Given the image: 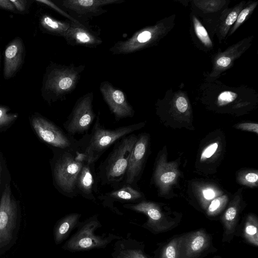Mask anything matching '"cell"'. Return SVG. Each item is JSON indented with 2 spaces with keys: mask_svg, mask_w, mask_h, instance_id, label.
<instances>
[{
  "mask_svg": "<svg viewBox=\"0 0 258 258\" xmlns=\"http://www.w3.org/2000/svg\"><path fill=\"white\" fill-rule=\"evenodd\" d=\"M85 66L61 64L50 61L46 68L41 89V96L48 104L63 101L76 88Z\"/></svg>",
  "mask_w": 258,
  "mask_h": 258,
  "instance_id": "cell-1",
  "label": "cell"
},
{
  "mask_svg": "<svg viewBox=\"0 0 258 258\" xmlns=\"http://www.w3.org/2000/svg\"><path fill=\"white\" fill-rule=\"evenodd\" d=\"M143 126L144 123L140 122L115 129L106 128L101 124L100 113L98 112L90 133L85 134L79 141L80 151L85 160L96 163L113 144Z\"/></svg>",
  "mask_w": 258,
  "mask_h": 258,
  "instance_id": "cell-2",
  "label": "cell"
},
{
  "mask_svg": "<svg viewBox=\"0 0 258 258\" xmlns=\"http://www.w3.org/2000/svg\"><path fill=\"white\" fill-rule=\"evenodd\" d=\"M51 162L53 181L55 188L65 197L78 196L76 181L85 158L80 150L54 148Z\"/></svg>",
  "mask_w": 258,
  "mask_h": 258,
  "instance_id": "cell-3",
  "label": "cell"
},
{
  "mask_svg": "<svg viewBox=\"0 0 258 258\" xmlns=\"http://www.w3.org/2000/svg\"><path fill=\"white\" fill-rule=\"evenodd\" d=\"M138 136L131 134L117 141L105 160L98 167V177L102 185L114 189L122 184L128 162Z\"/></svg>",
  "mask_w": 258,
  "mask_h": 258,
  "instance_id": "cell-4",
  "label": "cell"
},
{
  "mask_svg": "<svg viewBox=\"0 0 258 258\" xmlns=\"http://www.w3.org/2000/svg\"><path fill=\"white\" fill-rule=\"evenodd\" d=\"M102 227L98 214L80 221L76 232L64 242L62 248L71 252L104 248L113 241L122 237L113 233L97 235L95 231Z\"/></svg>",
  "mask_w": 258,
  "mask_h": 258,
  "instance_id": "cell-5",
  "label": "cell"
},
{
  "mask_svg": "<svg viewBox=\"0 0 258 258\" xmlns=\"http://www.w3.org/2000/svg\"><path fill=\"white\" fill-rule=\"evenodd\" d=\"M31 124L43 142L54 148L80 150L79 141L38 113L31 118Z\"/></svg>",
  "mask_w": 258,
  "mask_h": 258,
  "instance_id": "cell-6",
  "label": "cell"
},
{
  "mask_svg": "<svg viewBox=\"0 0 258 258\" xmlns=\"http://www.w3.org/2000/svg\"><path fill=\"white\" fill-rule=\"evenodd\" d=\"M92 92H88L76 102L71 112L64 121L63 126L70 135L87 134L96 117L93 110Z\"/></svg>",
  "mask_w": 258,
  "mask_h": 258,
  "instance_id": "cell-7",
  "label": "cell"
},
{
  "mask_svg": "<svg viewBox=\"0 0 258 258\" xmlns=\"http://www.w3.org/2000/svg\"><path fill=\"white\" fill-rule=\"evenodd\" d=\"M54 2L75 20L83 25H89V21L93 17L107 12L103 7L120 4L124 0H62Z\"/></svg>",
  "mask_w": 258,
  "mask_h": 258,
  "instance_id": "cell-8",
  "label": "cell"
},
{
  "mask_svg": "<svg viewBox=\"0 0 258 258\" xmlns=\"http://www.w3.org/2000/svg\"><path fill=\"white\" fill-rule=\"evenodd\" d=\"M161 34V26L158 24L147 27L136 32L130 38L119 40L110 48L113 54L132 53L154 44Z\"/></svg>",
  "mask_w": 258,
  "mask_h": 258,
  "instance_id": "cell-9",
  "label": "cell"
},
{
  "mask_svg": "<svg viewBox=\"0 0 258 258\" xmlns=\"http://www.w3.org/2000/svg\"><path fill=\"white\" fill-rule=\"evenodd\" d=\"M17 206L9 184L6 183L0 201V248L11 241L16 227Z\"/></svg>",
  "mask_w": 258,
  "mask_h": 258,
  "instance_id": "cell-10",
  "label": "cell"
},
{
  "mask_svg": "<svg viewBox=\"0 0 258 258\" xmlns=\"http://www.w3.org/2000/svg\"><path fill=\"white\" fill-rule=\"evenodd\" d=\"M99 90L116 121L133 117L135 110L123 92L107 81L101 83Z\"/></svg>",
  "mask_w": 258,
  "mask_h": 258,
  "instance_id": "cell-11",
  "label": "cell"
},
{
  "mask_svg": "<svg viewBox=\"0 0 258 258\" xmlns=\"http://www.w3.org/2000/svg\"><path fill=\"white\" fill-rule=\"evenodd\" d=\"M149 140V136L146 134H141L138 136L130 156L122 185H128L137 189V184L141 175L147 155Z\"/></svg>",
  "mask_w": 258,
  "mask_h": 258,
  "instance_id": "cell-12",
  "label": "cell"
},
{
  "mask_svg": "<svg viewBox=\"0 0 258 258\" xmlns=\"http://www.w3.org/2000/svg\"><path fill=\"white\" fill-rule=\"evenodd\" d=\"M99 28L76 24L71 22V26L64 35L67 44L95 48L103 42L100 37Z\"/></svg>",
  "mask_w": 258,
  "mask_h": 258,
  "instance_id": "cell-13",
  "label": "cell"
},
{
  "mask_svg": "<svg viewBox=\"0 0 258 258\" xmlns=\"http://www.w3.org/2000/svg\"><path fill=\"white\" fill-rule=\"evenodd\" d=\"M143 194L138 189L126 184H123L111 191L97 196L103 207L119 215H122L123 213L114 206V203L135 204L143 201Z\"/></svg>",
  "mask_w": 258,
  "mask_h": 258,
  "instance_id": "cell-14",
  "label": "cell"
},
{
  "mask_svg": "<svg viewBox=\"0 0 258 258\" xmlns=\"http://www.w3.org/2000/svg\"><path fill=\"white\" fill-rule=\"evenodd\" d=\"M26 49L21 38L16 37L6 46L4 52V78H13L21 69L25 60Z\"/></svg>",
  "mask_w": 258,
  "mask_h": 258,
  "instance_id": "cell-15",
  "label": "cell"
},
{
  "mask_svg": "<svg viewBox=\"0 0 258 258\" xmlns=\"http://www.w3.org/2000/svg\"><path fill=\"white\" fill-rule=\"evenodd\" d=\"M98 181L95 163L85 160L76 179V191L78 196L96 202Z\"/></svg>",
  "mask_w": 258,
  "mask_h": 258,
  "instance_id": "cell-16",
  "label": "cell"
},
{
  "mask_svg": "<svg viewBox=\"0 0 258 258\" xmlns=\"http://www.w3.org/2000/svg\"><path fill=\"white\" fill-rule=\"evenodd\" d=\"M111 256L112 258H148L141 243L130 235L115 241Z\"/></svg>",
  "mask_w": 258,
  "mask_h": 258,
  "instance_id": "cell-17",
  "label": "cell"
},
{
  "mask_svg": "<svg viewBox=\"0 0 258 258\" xmlns=\"http://www.w3.org/2000/svg\"><path fill=\"white\" fill-rule=\"evenodd\" d=\"M123 208L145 214L148 217V220L143 226L151 230L156 231L158 229L159 223L162 216L158 206L155 204L142 201L135 204H123Z\"/></svg>",
  "mask_w": 258,
  "mask_h": 258,
  "instance_id": "cell-18",
  "label": "cell"
},
{
  "mask_svg": "<svg viewBox=\"0 0 258 258\" xmlns=\"http://www.w3.org/2000/svg\"><path fill=\"white\" fill-rule=\"evenodd\" d=\"M81 216V213H72L66 215L56 222L53 231L55 244H60L69 237L72 231L77 228Z\"/></svg>",
  "mask_w": 258,
  "mask_h": 258,
  "instance_id": "cell-19",
  "label": "cell"
},
{
  "mask_svg": "<svg viewBox=\"0 0 258 258\" xmlns=\"http://www.w3.org/2000/svg\"><path fill=\"white\" fill-rule=\"evenodd\" d=\"M70 26L71 21L58 20L47 14H43L39 20V27L42 32L63 38Z\"/></svg>",
  "mask_w": 258,
  "mask_h": 258,
  "instance_id": "cell-20",
  "label": "cell"
},
{
  "mask_svg": "<svg viewBox=\"0 0 258 258\" xmlns=\"http://www.w3.org/2000/svg\"><path fill=\"white\" fill-rule=\"evenodd\" d=\"M209 238L203 231L194 232L188 239L185 248V257L192 258L201 252L208 246Z\"/></svg>",
  "mask_w": 258,
  "mask_h": 258,
  "instance_id": "cell-21",
  "label": "cell"
},
{
  "mask_svg": "<svg viewBox=\"0 0 258 258\" xmlns=\"http://www.w3.org/2000/svg\"><path fill=\"white\" fill-rule=\"evenodd\" d=\"M243 5V3H241L236 6L229 12L226 18L223 21H222L218 31V36L220 40L223 39L225 37L231 26L235 22Z\"/></svg>",
  "mask_w": 258,
  "mask_h": 258,
  "instance_id": "cell-22",
  "label": "cell"
},
{
  "mask_svg": "<svg viewBox=\"0 0 258 258\" xmlns=\"http://www.w3.org/2000/svg\"><path fill=\"white\" fill-rule=\"evenodd\" d=\"M244 235L245 238L250 243L257 246L258 232L257 220L253 217L248 218L244 228Z\"/></svg>",
  "mask_w": 258,
  "mask_h": 258,
  "instance_id": "cell-23",
  "label": "cell"
},
{
  "mask_svg": "<svg viewBox=\"0 0 258 258\" xmlns=\"http://www.w3.org/2000/svg\"><path fill=\"white\" fill-rule=\"evenodd\" d=\"M192 21L195 33L200 40L206 47H212V42L205 27L195 16H192Z\"/></svg>",
  "mask_w": 258,
  "mask_h": 258,
  "instance_id": "cell-24",
  "label": "cell"
},
{
  "mask_svg": "<svg viewBox=\"0 0 258 258\" xmlns=\"http://www.w3.org/2000/svg\"><path fill=\"white\" fill-rule=\"evenodd\" d=\"M241 50L242 49L236 51L233 54L231 53L230 55L220 56L216 61L214 71L213 73H215L217 75L224 71L230 66L232 61H233L232 59H234V58L237 57L241 53Z\"/></svg>",
  "mask_w": 258,
  "mask_h": 258,
  "instance_id": "cell-25",
  "label": "cell"
},
{
  "mask_svg": "<svg viewBox=\"0 0 258 258\" xmlns=\"http://www.w3.org/2000/svg\"><path fill=\"white\" fill-rule=\"evenodd\" d=\"M181 238L171 240L164 248L161 258H178Z\"/></svg>",
  "mask_w": 258,
  "mask_h": 258,
  "instance_id": "cell-26",
  "label": "cell"
},
{
  "mask_svg": "<svg viewBox=\"0 0 258 258\" xmlns=\"http://www.w3.org/2000/svg\"><path fill=\"white\" fill-rule=\"evenodd\" d=\"M237 212L236 207L232 206L229 207L225 213L224 224L228 233H231L234 231Z\"/></svg>",
  "mask_w": 258,
  "mask_h": 258,
  "instance_id": "cell-27",
  "label": "cell"
},
{
  "mask_svg": "<svg viewBox=\"0 0 258 258\" xmlns=\"http://www.w3.org/2000/svg\"><path fill=\"white\" fill-rule=\"evenodd\" d=\"M257 5V2H254L240 11L239 13L235 24L231 29L229 35H231L243 23L246 17L253 11Z\"/></svg>",
  "mask_w": 258,
  "mask_h": 258,
  "instance_id": "cell-28",
  "label": "cell"
},
{
  "mask_svg": "<svg viewBox=\"0 0 258 258\" xmlns=\"http://www.w3.org/2000/svg\"><path fill=\"white\" fill-rule=\"evenodd\" d=\"M10 110L8 106L0 105V127L10 124L18 117V113H9Z\"/></svg>",
  "mask_w": 258,
  "mask_h": 258,
  "instance_id": "cell-29",
  "label": "cell"
},
{
  "mask_svg": "<svg viewBox=\"0 0 258 258\" xmlns=\"http://www.w3.org/2000/svg\"><path fill=\"white\" fill-rule=\"evenodd\" d=\"M36 2H37L38 3H40L42 4H44L53 10L56 11L58 13L62 15V16L66 17L69 21L74 23L76 24H81L76 20H75L74 18H73L72 17H71L68 13H67L66 12H65L64 10H63L62 9H61L59 7H58L56 4H55L54 3L48 1V0H35Z\"/></svg>",
  "mask_w": 258,
  "mask_h": 258,
  "instance_id": "cell-30",
  "label": "cell"
},
{
  "mask_svg": "<svg viewBox=\"0 0 258 258\" xmlns=\"http://www.w3.org/2000/svg\"><path fill=\"white\" fill-rule=\"evenodd\" d=\"M237 95L230 91H224L221 93L218 97V103L220 105L228 104L235 99Z\"/></svg>",
  "mask_w": 258,
  "mask_h": 258,
  "instance_id": "cell-31",
  "label": "cell"
},
{
  "mask_svg": "<svg viewBox=\"0 0 258 258\" xmlns=\"http://www.w3.org/2000/svg\"><path fill=\"white\" fill-rule=\"evenodd\" d=\"M14 5L17 13H28L30 7V2L27 0H11Z\"/></svg>",
  "mask_w": 258,
  "mask_h": 258,
  "instance_id": "cell-32",
  "label": "cell"
},
{
  "mask_svg": "<svg viewBox=\"0 0 258 258\" xmlns=\"http://www.w3.org/2000/svg\"><path fill=\"white\" fill-rule=\"evenodd\" d=\"M218 147L217 143H213L208 146L203 151L201 155V160L204 161L211 157L216 152Z\"/></svg>",
  "mask_w": 258,
  "mask_h": 258,
  "instance_id": "cell-33",
  "label": "cell"
},
{
  "mask_svg": "<svg viewBox=\"0 0 258 258\" xmlns=\"http://www.w3.org/2000/svg\"><path fill=\"white\" fill-rule=\"evenodd\" d=\"M178 110L180 112H184L188 108V103L186 99L183 96L178 97L175 102Z\"/></svg>",
  "mask_w": 258,
  "mask_h": 258,
  "instance_id": "cell-34",
  "label": "cell"
},
{
  "mask_svg": "<svg viewBox=\"0 0 258 258\" xmlns=\"http://www.w3.org/2000/svg\"><path fill=\"white\" fill-rule=\"evenodd\" d=\"M236 127L242 130H246L258 133V124L254 123H243L236 126Z\"/></svg>",
  "mask_w": 258,
  "mask_h": 258,
  "instance_id": "cell-35",
  "label": "cell"
},
{
  "mask_svg": "<svg viewBox=\"0 0 258 258\" xmlns=\"http://www.w3.org/2000/svg\"><path fill=\"white\" fill-rule=\"evenodd\" d=\"M176 177V173L173 171H167L161 174L160 180L164 183H169L172 182Z\"/></svg>",
  "mask_w": 258,
  "mask_h": 258,
  "instance_id": "cell-36",
  "label": "cell"
},
{
  "mask_svg": "<svg viewBox=\"0 0 258 258\" xmlns=\"http://www.w3.org/2000/svg\"><path fill=\"white\" fill-rule=\"evenodd\" d=\"M0 9L17 13L11 0H0Z\"/></svg>",
  "mask_w": 258,
  "mask_h": 258,
  "instance_id": "cell-37",
  "label": "cell"
},
{
  "mask_svg": "<svg viewBox=\"0 0 258 258\" xmlns=\"http://www.w3.org/2000/svg\"><path fill=\"white\" fill-rule=\"evenodd\" d=\"M221 198H216L214 199L208 208L209 214H212L215 212L221 205Z\"/></svg>",
  "mask_w": 258,
  "mask_h": 258,
  "instance_id": "cell-38",
  "label": "cell"
},
{
  "mask_svg": "<svg viewBox=\"0 0 258 258\" xmlns=\"http://www.w3.org/2000/svg\"><path fill=\"white\" fill-rule=\"evenodd\" d=\"M245 179L249 182H256L258 180V175L255 173H248L245 176Z\"/></svg>",
  "mask_w": 258,
  "mask_h": 258,
  "instance_id": "cell-39",
  "label": "cell"
},
{
  "mask_svg": "<svg viewBox=\"0 0 258 258\" xmlns=\"http://www.w3.org/2000/svg\"><path fill=\"white\" fill-rule=\"evenodd\" d=\"M203 195L204 197L207 200H210L215 196L214 191L211 189H205L203 190Z\"/></svg>",
  "mask_w": 258,
  "mask_h": 258,
  "instance_id": "cell-40",
  "label": "cell"
},
{
  "mask_svg": "<svg viewBox=\"0 0 258 258\" xmlns=\"http://www.w3.org/2000/svg\"><path fill=\"white\" fill-rule=\"evenodd\" d=\"M1 48H0V69H1ZM0 85H1V80H0Z\"/></svg>",
  "mask_w": 258,
  "mask_h": 258,
  "instance_id": "cell-41",
  "label": "cell"
}]
</instances>
